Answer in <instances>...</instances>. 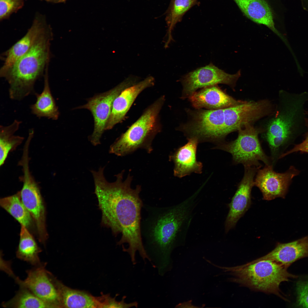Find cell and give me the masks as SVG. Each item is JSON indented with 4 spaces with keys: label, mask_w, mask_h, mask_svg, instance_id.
Wrapping results in <instances>:
<instances>
[{
    "label": "cell",
    "mask_w": 308,
    "mask_h": 308,
    "mask_svg": "<svg viewBox=\"0 0 308 308\" xmlns=\"http://www.w3.org/2000/svg\"><path fill=\"white\" fill-rule=\"evenodd\" d=\"M196 196L195 194L170 206L143 205L147 213L141 224L144 246L151 262L161 275L171 269L172 252L184 244L198 204Z\"/></svg>",
    "instance_id": "2"
},
{
    "label": "cell",
    "mask_w": 308,
    "mask_h": 308,
    "mask_svg": "<svg viewBox=\"0 0 308 308\" xmlns=\"http://www.w3.org/2000/svg\"><path fill=\"white\" fill-rule=\"evenodd\" d=\"M239 129L237 138L228 142L220 143L213 148L231 154L234 164H242L244 167H255L260 168V161L266 165H272L271 160L265 154L259 141L258 131L250 124Z\"/></svg>",
    "instance_id": "6"
},
{
    "label": "cell",
    "mask_w": 308,
    "mask_h": 308,
    "mask_svg": "<svg viewBox=\"0 0 308 308\" xmlns=\"http://www.w3.org/2000/svg\"><path fill=\"white\" fill-rule=\"evenodd\" d=\"M163 98L153 104L110 146V153L118 156L130 154L138 149L151 151L150 137L163 101Z\"/></svg>",
    "instance_id": "5"
},
{
    "label": "cell",
    "mask_w": 308,
    "mask_h": 308,
    "mask_svg": "<svg viewBox=\"0 0 308 308\" xmlns=\"http://www.w3.org/2000/svg\"><path fill=\"white\" fill-rule=\"evenodd\" d=\"M155 79L149 76L124 89L114 100L105 130L112 129L124 119L135 100L143 90L153 86Z\"/></svg>",
    "instance_id": "15"
},
{
    "label": "cell",
    "mask_w": 308,
    "mask_h": 308,
    "mask_svg": "<svg viewBox=\"0 0 308 308\" xmlns=\"http://www.w3.org/2000/svg\"><path fill=\"white\" fill-rule=\"evenodd\" d=\"M300 172L291 166L285 172L278 173L273 170V165H265L258 171L254 186L260 190L264 200H270L278 197L285 198L292 179Z\"/></svg>",
    "instance_id": "11"
},
{
    "label": "cell",
    "mask_w": 308,
    "mask_h": 308,
    "mask_svg": "<svg viewBox=\"0 0 308 308\" xmlns=\"http://www.w3.org/2000/svg\"><path fill=\"white\" fill-rule=\"evenodd\" d=\"M198 3V0H173L171 3L166 19L168 30L165 48H167L170 43L173 40L171 33L175 25L180 22L185 14Z\"/></svg>",
    "instance_id": "25"
},
{
    "label": "cell",
    "mask_w": 308,
    "mask_h": 308,
    "mask_svg": "<svg viewBox=\"0 0 308 308\" xmlns=\"http://www.w3.org/2000/svg\"><path fill=\"white\" fill-rule=\"evenodd\" d=\"M306 130L304 134V139L300 143L295 145L292 149L284 153L280 157L281 159L291 153L299 152L301 153H308V118L305 119Z\"/></svg>",
    "instance_id": "29"
},
{
    "label": "cell",
    "mask_w": 308,
    "mask_h": 308,
    "mask_svg": "<svg viewBox=\"0 0 308 308\" xmlns=\"http://www.w3.org/2000/svg\"><path fill=\"white\" fill-rule=\"evenodd\" d=\"M244 167L243 177L228 204L229 210L225 224L226 233L235 226L251 204V192L252 188L254 186V178L260 168L255 167Z\"/></svg>",
    "instance_id": "13"
},
{
    "label": "cell",
    "mask_w": 308,
    "mask_h": 308,
    "mask_svg": "<svg viewBox=\"0 0 308 308\" xmlns=\"http://www.w3.org/2000/svg\"><path fill=\"white\" fill-rule=\"evenodd\" d=\"M305 257H308V236L288 243H278L271 252L252 262L269 260L287 268L293 262Z\"/></svg>",
    "instance_id": "18"
},
{
    "label": "cell",
    "mask_w": 308,
    "mask_h": 308,
    "mask_svg": "<svg viewBox=\"0 0 308 308\" xmlns=\"http://www.w3.org/2000/svg\"><path fill=\"white\" fill-rule=\"evenodd\" d=\"M53 3H59L65 2L66 0H39Z\"/></svg>",
    "instance_id": "30"
},
{
    "label": "cell",
    "mask_w": 308,
    "mask_h": 308,
    "mask_svg": "<svg viewBox=\"0 0 308 308\" xmlns=\"http://www.w3.org/2000/svg\"><path fill=\"white\" fill-rule=\"evenodd\" d=\"M220 268L233 276L231 281L253 290L275 294L285 300L279 288L281 283L298 277L289 273L281 265L267 260Z\"/></svg>",
    "instance_id": "4"
},
{
    "label": "cell",
    "mask_w": 308,
    "mask_h": 308,
    "mask_svg": "<svg viewBox=\"0 0 308 308\" xmlns=\"http://www.w3.org/2000/svg\"><path fill=\"white\" fill-rule=\"evenodd\" d=\"M2 306L7 308H52L28 289L22 286H20L12 299L3 302Z\"/></svg>",
    "instance_id": "26"
},
{
    "label": "cell",
    "mask_w": 308,
    "mask_h": 308,
    "mask_svg": "<svg viewBox=\"0 0 308 308\" xmlns=\"http://www.w3.org/2000/svg\"><path fill=\"white\" fill-rule=\"evenodd\" d=\"M0 205L21 225L25 226L29 230L32 228L34 221L22 201L20 191L1 198Z\"/></svg>",
    "instance_id": "23"
},
{
    "label": "cell",
    "mask_w": 308,
    "mask_h": 308,
    "mask_svg": "<svg viewBox=\"0 0 308 308\" xmlns=\"http://www.w3.org/2000/svg\"><path fill=\"white\" fill-rule=\"evenodd\" d=\"M48 66L44 75V84L43 90L40 94L36 93V100L31 105L32 113L38 118L45 117L53 120H57L59 112L53 98L50 86L48 76Z\"/></svg>",
    "instance_id": "21"
},
{
    "label": "cell",
    "mask_w": 308,
    "mask_h": 308,
    "mask_svg": "<svg viewBox=\"0 0 308 308\" xmlns=\"http://www.w3.org/2000/svg\"><path fill=\"white\" fill-rule=\"evenodd\" d=\"M268 106L265 101L245 102L224 108V137L263 116L267 113Z\"/></svg>",
    "instance_id": "14"
},
{
    "label": "cell",
    "mask_w": 308,
    "mask_h": 308,
    "mask_svg": "<svg viewBox=\"0 0 308 308\" xmlns=\"http://www.w3.org/2000/svg\"><path fill=\"white\" fill-rule=\"evenodd\" d=\"M297 305L308 308V281H299L296 285Z\"/></svg>",
    "instance_id": "28"
},
{
    "label": "cell",
    "mask_w": 308,
    "mask_h": 308,
    "mask_svg": "<svg viewBox=\"0 0 308 308\" xmlns=\"http://www.w3.org/2000/svg\"><path fill=\"white\" fill-rule=\"evenodd\" d=\"M305 113L307 116H308V110H306Z\"/></svg>",
    "instance_id": "32"
},
{
    "label": "cell",
    "mask_w": 308,
    "mask_h": 308,
    "mask_svg": "<svg viewBox=\"0 0 308 308\" xmlns=\"http://www.w3.org/2000/svg\"><path fill=\"white\" fill-rule=\"evenodd\" d=\"M187 143L180 147L169 156V160L174 164V175L182 178L192 173L201 174L203 165L197 161V149L199 143L197 139L191 138L187 139Z\"/></svg>",
    "instance_id": "16"
},
{
    "label": "cell",
    "mask_w": 308,
    "mask_h": 308,
    "mask_svg": "<svg viewBox=\"0 0 308 308\" xmlns=\"http://www.w3.org/2000/svg\"><path fill=\"white\" fill-rule=\"evenodd\" d=\"M52 37L51 28L15 63L3 77L9 85V94L11 99L21 100L36 93L35 83L44 75L49 65Z\"/></svg>",
    "instance_id": "3"
},
{
    "label": "cell",
    "mask_w": 308,
    "mask_h": 308,
    "mask_svg": "<svg viewBox=\"0 0 308 308\" xmlns=\"http://www.w3.org/2000/svg\"><path fill=\"white\" fill-rule=\"evenodd\" d=\"M104 169L101 167L98 171H91L95 193L102 213L101 224L110 228L115 236L121 234L117 244H128L123 250L129 255L133 264L136 263L137 251L144 261L149 259L141 234V212L144 205L139 196L141 187H131L132 178L129 175L123 181V171L116 176L115 182L109 183L104 176Z\"/></svg>",
    "instance_id": "1"
},
{
    "label": "cell",
    "mask_w": 308,
    "mask_h": 308,
    "mask_svg": "<svg viewBox=\"0 0 308 308\" xmlns=\"http://www.w3.org/2000/svg\"><path fill=\"white\" fill-rule=\"evenodd\" d=\"M29 160L25 157L21 162L23 172L21 198L35 224L39 242L44 244L48 237L45 208L39 188L30 171Z\"/></svg>",
    "instance_id": "8"
},
{
    "label": "cell",
    "mask_w": 308,
    "mask_h": 308,
    "mask_svg": "<svg viewBox=\"0 0 308 308\" xmlns=\"http://www.w3.org/2000/svg\"><path fill=\"white\" fill-rule=\"evenodd\" d=\"M25 0H0V21L8 19L23 7Z\"/></svg>",
    "instance_id": "27"
},
{
    "label": "cell",
    "mask_w": 308,
    "mask_h": 308,
    "mask_svg": "<svg viewBox=\"0 0 308 308\" xmlns=\"http://www.w3.org/2000/svg\"><path fill=\"white\" fill-rule=\"evenodd\" d=\"M244 15L258 24L266 26L278 36L275 14L269 0H233Z\"/></svg>",
    "instance_id": "19"
},
{
    "label": "cell",
    "mask_w": 308,
    "mask_h": 308,
    "mask_svg": "<svg viewBox=\"0 0 308 308\" xmlns=\"http://www.w3.org/2000/svg\"><path fill=\"white\" fill-rule=\"evenodd\" d=\"M46 263L27 270L23 281L16 276V282L26 288L52 308L62 307L60 296L52 279L53 274L45 269Z\"/></svg>",
    "instance_id": "10"
},
{
    "label": "cell",
    "mask_w": 308,
    "mask_h": 308,
    "mask_svg": "<svg viewBox=\"0 0 308 308\" xmlns=\"http://www.w3.org/2000/svg\"><path fill=\"white\" fill-rule=\"evenodd\" d=\"M21 122L15 119L9 125L0 126V165H3L9 153L16 148L23 141V137L14 135Z\"/></svg>",
    "instance_id": "24"
},
{
    "label": "cell",
    "mask_w": 308,
    "mask_h": 308,
    "mask_svg": "<svg viewBox=\"0 0 308 308\" xmlns=\"http://www.w3.org/2000/svg\"><path fill=\"white\" fill-rule=\"evenodd\" d=\"M51 28L45 16L39 13L36 14L32 24L25 34L2 53L4 62L0 70V77L3 78L15 63Z\"/></svg>",
    "instance_id": "12"
},
{
    "label": "cell",
    "mask_w": 308,
    "mask_h": 308,
    "mask_svg": "<svg viewBox=\"0 0 308 308\" xmlns=\"http://www.w3.org/2000/svg\"><path fill=\"white\" fill-rule=\"evenodd\" d=\"M304 8L308 11V0H301Z\"/></svg>",
    "instance_id": "31"
},
{
    "label": "cell",
    "mask_w": 308,
    "mask_h": 308,
    "mask_svg": "<svg viewBox=\"0 0 308 308\" xmlns=\"http://www.w3.org/2000/svg\"><path fill=\"white\" fill-rule=\"evenodd\" d=\"M241 75L240 71L234 74L225 72L211 63L183 76L180 81L183 86L181 98H188L198 89L219 84L234 87Z\"/></svg>",
    "instance_id": "9"
},
{
    "label": "cell",
    "mask_w": 308,
    "mask_h": 308,
    "mask_svg": "<svg viewBox=\"0 0 308 308\" xmlns=\"http://www.w3.org/2000/svg\"><path fill=\"white\" fill-rule=\"evenodd\" d=\"M188 98L196 109L224 108L245 102L235 100L224 93L217 85L202 88L194 92Z\"/></svg>",
    "instance_id": "17"
},
{
    "label": "cell",
    "mask_w": 308,
    "mask_h": 308,
    "mask_svg": "<svg viewBox=\"0 0 308 308\" xmlns=\"http://www.w3.org/2000/svg\"><path fill=\"white\" fill-rule=\"evenodd\" d=\"M139 79L137 76H129L115 87L89 98L86 104L77 108L88 110L93 116L94 129L89 137L93 145L96 146L100 143V139L105 130L115 98L124 89L137 82Z\"/></svg>",
    "instance_id": "7"
},
{
    "label": "cell",
    "mask_w": 308,
    "mask_h": 308,
    "mask_svg": "<svg viewBox=\"0 0 308 308\" xmlns=\"http://www.w3.org/2000/svg\"><path fill=\"white\" fill-rule=\"evenodd\" d=\"M33 236L25 226L21 225L20 239L16 252L18 259L37 266L41 265L39 254L41 252Z\"/></svg>",
    "instance_id": "22"
},
{
    "label": "cell",
    "mask_w": 308,
    "mask_h": 308,
    "mask_svg": "<svg viewBox=\"0 0 308 308\" xmlns=\"http://www.w3.org/2000/svg\"><path fill=\"white\" fill-rule=\"evenodd\" d=\"M53 279L58 291L62 307H100L98 298L84 291L71 289L64 285L54 275Z\"/></svg>",
    "instance_id": "20"
}]
</instances>
